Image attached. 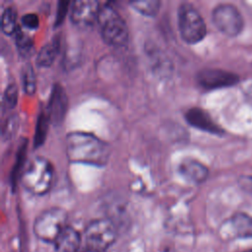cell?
<instances>
[{"label": "cell", "mask_w": 252, "mask_h": 252, "mask_svg": "<svg viewBox=\"0 0 252 252\" xmlns=\"http://www.w3.org/2000/svg\"><path fill=\"white\" fill-rule=\"evenodd\" d=\"M70 3L68 1H60L58 3V7H57V13H56V20H55V24L56 26L60 25V23L63 21L65 15H66V12H67V9H68V5Z\"/></svg>", "instance_id": "25"}, {"label": "cell", "mask_w": 252, "mask_h": 252, "mask_svg": "<svg viewBox=\"0 0 252 252\" xmlns=\"http://www.w3.org/2000/svg\"><path fill=\"white\" fill-rule=\"evenodd\" d=\"M224 234L232 237H252V217L239 213L234 215L225 225Z\"/></svg>", "instance_id": "12"}, {"label": "cell", "mask_w": 252, "mask_h": 252, "mask_svg": "<svg viewBox=\"0 0 252 252\" xmlns=\"http://www.w3.org/2000/svg\"><path fill=\"white\" fill-rule=\"evenodd\" d=\"M22 24L31 30H34L39 25V19L34 13H27L22 17Z\"/></svg>", "instance_id": "23"}, {"label": "cell", "mask_w": 252, "mask_h": 252, "mask_svg": "<svg viewBox=\"0 0 252 252\" xmlns=\"http://www.w3.org/2000/svg\"><path fill=\"white\" fill-rule=\"evenodd\" d=\"M84 237L87 249L104 252L115 242L117 228L109 219H96L87 225Z\"/></svg>", "instance_id": "5"}, {"label": "cell", "mask_w": 252, "mask_h": 252, "mask_svg": "<svg viewBox=\"0 0 252 252\" xmlns=\"http://www.w3.org/2000/svg\"><path fill=\"white\" fill-rule=\"evenodd\" d=\"M131 5L139 13L152 17L158 12L160 2L158 0H141V1H132Z\"/></svg>", "instance_id": "19"}, {"label": "cell", "mask_w": 252, "mask_h": 252, "mask_svg": "<svg viewBox=\"0 0 252 252\" xmlns=\"http://www.w3.org/2000/svg\"><path fill=\"white\" fill-rule=\"evenodd\" d=\"M17 87L15 84H10L3 94V108L5 110L12 109L17 103Z\"/></svg>", "instance_id": "21"}, {"label": "cell", "mask_w": 252, "mask_h": 252, "mask_svg": "<svg viewBox=\"0 0 252 252\" xmlns=\"http://www.w3.org/2000/svg\"><path fill=\"white\" fill-rule=\"evenodd\" d=\"M15 42L19 52L23 56H29L33 52V41L31 36L24 32L21 28L18 26L17 30L14 32Z\"/></svg>", "instance_id": "16"}, {"label": "cell", "mask_w": 252, "mask_h": 252, "mask_svg": "<svg viewBox=\"0 0 252 252\" xmlns=\"http://www.w3.org/2000/svg\"><path fill=\"white\" fill-rule=\"evenodd\" d=\"M186 121L193 127L205 132L220 135L223 131L222 129L212 119L208 112L199 107H193L185 113Z\"/></svg>", "instance_id": "11"}, {"label": "cell", "mask_w": 252, "mask_h": 252, "mask_svg": "<svg viewBox=\"0 0 252 252\" xmlns=\"http://www.w3.org/2000/svg\"><path fill=\"white\" fill-rule=\"evenodd\" d=\"M67 213L62 208L46 209L36 217L33 222V233L40 241L53 244L67 226Z\"/></svg>", "instance_id": "4"}, {"label": "cell", "mask_w": 252, "mask_h": 252, "mask_svg": "<svg viewBox=\"0 0 252 252\" xmlns=\"http://www.w3.org/2000/svg\"><path fill=\"white\" fill-rule=\"evenodd\" d=\"M238 81L239 77L236 74L220 69H204L197 74L198 84L206 90L231 87Z\"/></svg>", "instance_id": "8"}, {"label": "cell", "mask_w": 252, "mask_h": 252, "mask_svg": "<svg viewBox=\"0 0 252 252\" xmlns=\"http://www.w3.org/2000/svg\"><path fill=\"white\" fill-rule=\"evenodd\" d=\"M25 153H26V143L22 145V148L18 152L17 161L15 163V167H14V170L12 172V178H11L12 183H15V180H17V176L19 174V170L21 168V164L23 162V158H25Z\"/></svg>", "instance_id": "24"}, {"label": "cell", "mask_w": 252, "mask_h": 252, "mask_svg": "<svg viewBox=\"0 0 252 252\" xmlns=\"http://www.w3.org/2000/svg\"><path fill=\"white\" fill-rule=\"evenodd\" d=\"M17 126H18V118L16 115H12L10 116L7 120L6 123L3 126L2 129V135L4 138L9 139L14 132L17 130Z\"/></svg>", "instance_id": "22"}, {"label": "cell", "mask_w": 252, "mask_h": 252, "mask_svg": "<svg viewBox=\"0 0 252 252\" xmlns=\"http://www.w3.org/2000/svg\"><path fill=\"white\" fill-rule=\"evenodd\" d=\"M246 95H247V98H248V101L252 104V85L248 88V91H247V94H246Z\"/></svg>", "instance_id": "26"}, {"label": "cell", "mask_w": 252, "mask_h": 252, "mask_svg": "<svg viewBox=\"0 0 252 252\" xmlns=\"http://www.w3.org/2000/svg\"><path fill=\"white\" fill-rule=\"evenodd\" d=\"M99 3L94 0H76L72 3L71 21L80 28L93 26L99 12Z\"/></svg>", "instance_id": "9"}, {"label": "cell", "mask_w": 252, "mask_h": 252, "mask_svg": "<svg viewBox=\"0 0 252 252\" xmlns=\"http://www.w3.org/2000/svg\"><path fill=\"white\" fill-rule=\"evenodd\" d=\"M48 122H50V121H49L47 113L41 112L38 115L36 127H35V134H34V139H33L34 147H38L44 142V140L46 138V133L48 130Z\"/></svg>", "instance_id": "18"}, {"label": "cell", "mask_w": 252, "mask_h": 252, "mask_svg": "<svg viewBox=\"0 0 252 252\" xmlns=\"http://www.w3.org/2000/svg\"><path fill=\"white\" fill-rule=\"evenodd\" d=\"M53 180V166L42 157L34 158L22 175L24 187L34 195H43L51 187Z\"/></svg>", "instance_id": "3"}, {"label": "cell", "mask_w": 252, "mask_h": 252, "mask_svg": "<svg viewBox=\"0 0 252 252\" xmlns=\"http://www.w3.org/2000/svg\"><path fill=\"white\" fill-rule=\"evenodd\" d=\"M212 20L217 29L227 36L239 34L243 29V18L238 9L228 3L218 5L212 13Z\"/></svg>", "instance_id": "7"}, {"label": "cell", "mask_w": 252, "mask_h": 252, "mask_svg": "<svg viewBox=\"0 0 252 252\" xmlns=\"http://www.w3.org/2000/svg\"><path fill=\"white\" fill-rule=\"evenodd\" d=\"M83 252H97V251H93V250H89V249H87V250H85V251H83Z\"/></svg>", "instance_id": "27"}, {"label": "cell", "mask_w": 252, "mask_h": 252, "mask_svg": "<svg viewBox=\"0 0 252 252\" xmlns=\"http://www.w3.org/2000/svg\"><path fill=\"white\" fill-rule=\"evenodd\" d=\"M22 81H23V88L25 92L28 94H32L35 91V75L32 65L27 64L23 68Z\"/></svg>", "instance_id": "20"}, {"label": "cell", "mask_w": 252, "mask_h": 252, "mask_svg": "<svg viewBox=\"0 0 252 252\" xmlns=\"http://www.w3.org/2000/svg\"><path fill=\"white\" fill-rule=\"evenodd\" d=\"M17 28V11L14 7H7L2 13L1 29L5 33L13 34Z\"/></svg>", "instance_id": "17"}, {"label": "cell", "mask_w": 252, "mask_h": 252, "mask_svg": "<svg viewBox=\"0 0 252 252\" xmlns=\"http://www.w3.org/2000/svg\"><path fill=\"white\" fill-rule=\"evenodd\" d=\"M59 50V39L53 38L48 43L44 44L41 49L39 50L37 56H36V63L39 66L47 67L50 66Z\"/></svg>", "instance_id": "15"}, {"label": "cell", "mask_w": 252, "mask_h": 252, "mask_svg": "<svg viewBox=\"0 0 252 252\" xmlns=\"http://www.w3.org/2000/svg\"><path fill=\"white\" fill-rule=\"evenodd\" d=\"M67 102L64 89L58 84L54 85L47 105V115L52 124L59 125L62 122L67 110Z\"/></svg>", "instance_id": "10"}, {"label": "cell", "mask_w": 252, "mask_h": 252, "mask_svg": "<svg viewBox=\"0 0 252 252\" xmlns=\"http://www.w3.org/2000/svg\"><path fill=\"white\" fill-rule=\"evenodd\" d=\"M66 153L73 162L103 165L109 157L108 146L95 136L73 132L66 137Z\"/></svg>", "instance_id": "1"}, {"label": "cell", "mask_w": 252, "mask_h": 252, "mask_svg": "<svg viewBox=\"0 0 252 252\" xmlns=\"http://www.w3.org/2000/svg\"><path fill=\"white\" fill-rule=\"evenodd\" d=\"M246 252H252V248H251V249H249V250H247Z\"/></svg>", "instance_id": "28"}, {"label": "cell", "mask_w": 252, "mask_h": 252, "mask_svg": "<svg viewBox=\"0 0 252 252\" xmlns=\"http://www.w3.org/2000/svg\"><path fill=\"white\" fill-rule=\"evenodd\" d=\"M97 23L105 42L114 46H122L128 40V28L120 14L108 3L99 7Z\"/></svg>", "instance_id": "2"}, {"label": "cell", "mask_w": 252, "mask_h": 252, "mask_svg": "<svg viewBox=\"0 0 252 252\" xmlns=\"http://www.w3.org/2000/svg\"><path fill=\"white\" fill-rule=\"evenodd\" d=\"M80 243L81 236L79 232L74 227L67 225L53 245L55 252H78Z\"/></svg>", "instance_id": "14"}, {"label": "cell", "mask_w": 252, "mask_h": 252, "mask_svg": "<svg viewBox=\"0 0 252 252\" xmlns=\"http://www.w3.org/2000/svg\"><path fill=\"white\" fill-rule=\"evenodd\" d=\"M178 28L180 35L188 43H196L206 35V24L200 13L188 3L178 9Z\"/></svg>", "instance_id": "6"}, {"label": "cell", "mask_w": 252, "mask_h": 252, "mask_svg": "<svg viewBox=\"0 0 252 252\" xmlns=\"http://www.w3.org/2000/svg\"><path fill=\"white\" fill-rule=\"evenodd\" d=\"M180 175L193 183H201L208 177V168L200 161L193 158H185L178 165Z\"/></svg>", "instance_id": "13"}]
</instances>
